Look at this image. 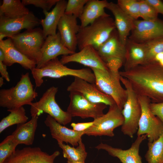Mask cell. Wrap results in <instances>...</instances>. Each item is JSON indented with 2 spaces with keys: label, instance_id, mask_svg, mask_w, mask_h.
I'll use <instances>...</instances> for the list:
<instances>
[{
  "label": "cell",
  "instance_id": "8992f818",
  "mask_svg": "<svg viewBox=\"0 0 163 163\" xmlns=\"http://www.w3.org/2000/svg\"><path fill=\"white\" fill-rule=\"evenodd\" d=\"M95 77V84L101 92L111 97L121 110L127 98V91L120 83V75L94 68L91 69Z\"/></svg>",
  "mask_w": 163,
  "mask_h": 163
},
{
  "label": "cell",
  "instance_id": "8d00e7d4",
  "mask_svg": "<svg viewBox=\"0 0 163 163\" xmlns=\"http://www.w3.org/2000/svg\"><path fill=\"white\" fill-rule=\"evenodd\" d=\"M59 0H22L23 3L25 6L32 5L37 7L42 8L43 11H48L55 5Z\"/></svg>",
  "mask_w": 163,
  "mask_h": 163
},
{
  "label": "cell",
  "instance_id": "60d3db41",
  "mask_svg": "<svg viewBox=\"0 0 163 163\" xmlns=\"http://www.w3.org/2000/svg\"><path fill=\"white\" fill-rule=\"evenodd\" d=\"M155 9L158 14L163 15V2L160 0H147Z\"/></svg>",
  "mask_w": 163,
  "mask_h": 163
},
{
  "label": "cell",
  "instance_id": "f6af8a7d",
  "mask_svg": "<svg viewBox=\"0 0 163 163\" xmlns=\"http://www.w3.org/2000/svg\"><path fill=\"white\" fill-rule=\"evenodd\" d=\"M75 163H83V162H76Z\"/></svg>",
  "mask_w": 163,
  "mask_h": 163
},
{
  "label": "cell",
  "instance_id": "2e32d148",
  "mask_svg": "<svg viewBox=\"0 0 163 163\" xmlns=\"http://www.w3.org/2000/svg\"><path fill=\"white\" fill-rule=\"evenodd\" d=\"M74 53L63 45L60 34L58 31L56 35H49L45 39L37 62L36 68L42 67L47 62L57 58L59 56L69 55Z\"/></svg>",
  "mask_w": 163,
  "mask_h": 163
},
{
  "label": "cell",
  "instance_id": "8fae6325",
  "mask_svg": "<svg viewBox=\"0 0 163 163\" xmlns=\"http://www.w3.org/2000/svg\"><path fill=\"white\" fill-rule=\"evenodd\" d=\"M69 96L70 102L66 111L72 117L94 119L103 115V111L107 107L104 104L94 103L89 101L77 92H70Z\"/></svg>",
  "mask_w": 163,
  "mask_h": 163
},
{
  "label": "cell",
  "instance_id": "52a82bcc",
  "mask_svg": "<svg viewBox=\"0 0 163 163\" xmlns=\"http://www.w3.org/2000/svg\"><path fill=\"white\" fill-rule=\"evenodd\" d=\"M58 91L57 87L52 86L46 91L39 101L32 103L30 105L31 116H38L44 112L61 125H65L71 122L72 117L67 111L63 110L56 101Z\"/></svg>",
  "mask_w": 163,
  "mask_h": 163
},
{
  "label": "cell",
  "instance_id": "1f68e13d",
  "mask_svg": "<svg viewBox=\"0 0 163 163\" xmlns=\"http://www.w3.org/2000/svg\"><path fill=\"white\" fill-rule=\"evenodd\" d=\"M146 50L145 63L155 61V57L163 53V38L153 40L144 43Z\"/></svg>",
  "mask_w": 163,
  "mask_h": 163
},
{
  "label": "cell",
  "instance_id": "5b68a950",
  "mask_svg": "<svg viewBox=\"0 0 163 163\" xmlns=\"http://www.w3.org/2000/svg\"><path fill=\"white\" fill-rule=\"evenodd\" d=\"M120 79L127 93V99L122 110L124 121L121 130L124 135L132 138L138 130L141 107L138 95L129 81L120 75Z\"/></svg>",
  "mask_w": 163,
  "mask_h": 163
},
{
  "label": "cell",
  "instance_id": "277c9868",
  "mask_svg": "<svg viewBox=\"0 0 163 163\" xmlns=\"http://www.w3.org/2000/svg\"><path fill=\"white\" fill-rule=\"evenodd\" d=\"M31 71L36 87H40L42 85L43 82V78L45 77L59 78L71 76L95 84V76L91 69H73L69 68L63 64L57 57L49 61L42 67H36Z\"/></svg>",
  "mask_w": 163,
  "mask_h": 163
},
{
  "label": "cell",
  "instance_id": "ab89813d",
  "mask_svg": "<svg viewBox=\"0 0 163 163\" xmlns=\"http://www.w3.org/2000/svg\"><path fill=\"white\" fill-rule=\"evenodd\" d=\"M93 121L90 122L71 123V126L73 129L77 132H83L93 124Z\"/></svg>",
  "mask_w": 163,
  "mask_h": 163
},
{
  "label": "cell",
  "instance_id": "4dcf8cb0",
  "mask_svg": "<svg viewBox=\"0 0 163 163\" xmlns=\"http://www.w3.org/2000/svg\"><path fill=\"white\" fill-rule=\"evenodd\" d=\"M7 111L10 113L0 122V133L10 126L25 123L28 120L23 106L16 109L7 110Z\"/></svg>",
  "mask_w": 163,
  "mask_h": 163
},
{
  "label": "cell",
  "instance_id": "3957f363",
  "mask_svg": "<svg viewBox=\"0 0 163 163\" xmlns=\"http://www.w3.org/2000/svg\"><path fill=\"white\" fill-rule=\"evenodd\" d=\"M116 28L114 20L110 16L102 17L89 25L80 28L77 35L79 50L87 45L96 50L109 37Z\"/></svg>",
  "mask_w": 163,
  "mask_h": 163
},
{
  "label": "cell",
  "instance_id": "30bf717a",
  "mask_svg": "<svg viewBox=\"0 0 163 163\" xmlns=\"http://www.w3.org/2000/svg\"><path fill=\"white\" fill-rule=\"evenodd\" d=\"M124 121L122 110L115 104L109 106L106 114L94 119L93 125L85 130V134L88 136H105L112 137L114 135V129L121 126Z\"/></svg>",
  "mask_w": 163,
  "mask_h": 163
},
{
  "label": "cell",
  "instance_id": "d590c367",
  "mask_svg": "<svg viewBox=\"0 0 163 163\" xmlns=\"http://www.w3.org/2000/svg\"><path fill=\"white\" fill-rule=\"evenodd\" d=\"M139 11V17L143 20L152 21L158 18V13L155 8L147 0H140Z\"/></svg>",
  "mask_w": 163,
  "mask_h": 163
},
{
  "label": "cell",
  "instance_id": "7bdbcfd3",
  "mask_svg": "<svg viewBox=\"0 0 163 163\" xmlns=\"http://www.w3.org/2000/svg\"><path fill=\"white\" fill-rule=\"evenodd\" d=\"M5 58L4 53L3 50L0 48V61L2 62L4 61Z\"/></svg>",
  "mask_w": 163,
  "mask_h": 163
},
{
  "label": "cell",
  "instance_id": "d6a6232c",
  "mask_svg": "<svg viewBox=\"0 0 163 163\" xmlns=\"http://www.w3.org/2000/svg\"><path fill=\"white\" fill-rule=\"evenodd\" d=\"M117 4L127 15L133 20H136L139 18V0H118Z\"/></svg>",
  "mask_w": 163,
  "mask_h": 163
},
{
  "label": "cell",
  "instance_id": "d4e9b609",
  "mask_svg": "<svg viewBox=\"0 0 163 163\" xmlns=\"http://www.w3.org/2000/svg\"><path fill=\"white\" fill-rule=\"evenodd\" d=\"M125 45L124 71L130 70L145 63L146 50L144 43H137L128 38Z\"/></svg>",
  "mask_w": 163,
  "mask_h": 163
},
{
  "label": "cell",
  "instance_id": "4fadbf2b",
  "mask_svg": "<svg viewBox=\"0 0 163 163\" xmlns=\"http://www.w3.org/2000/svg\"><path fill=\"white\" fill-rule=\"evenodd\" d=\"M58 151L50 155L39 147H27L16 150L3 163H54L60 155Z\"/></svg>",
  "mask_w": 163,
  "mask_h": 163
},
{
  "label": "cell",
  "instance_id": "ba28073f",
  "mask_svg": "<svg viewBox=\"0 0 163 163\" xmlns=\"http://www.w3.org/2000/svg\"><path fill=\"white\" fill-rule=\"evenodd\" d=\"M10 38L18 50L37 63L45 40L43 30L39 28L27 30Z\"/></svg>",
  "mask_w": 163,
  "mask_h": 163
},
{
  "label": "cell",
  "instance_id": "5bb4252c",
  "mask_svg": "<svg viewBox=\"0 0 163 163\" xmlns=\"http://www.w3.org/2000/svg\"><path fill=\"white\" fill-rule=\"evenodd\" d=\"M63 65L76 62L91 68L109 71L106 63L102 59L97 50L91 45L84 47L79 51L62 56L60 60Z\"/></svg>",
  "mask_w": 163,
  "mask_h": 163
},
{
  "label": "cell",
  "instance_id": "83f0119b",
  "mask_svg": "<svg viewBox=\"0 0 163 163\" xmlns=\"http://www.w3.org/2000/svg\"><path fill=\"white\" fill-rule=\"evenodd\" d=\"M30 12L20 0H3L0 6V16L10 19L22 17Z\"/></svg>",
  "mask_w": 163,
  "mask_h": 163
},
{
  "label": "cell",
  "instance_id": "4316f807",
  "mask_svg": "<svg viewBox=\"0 0 163 163\" xmlns=\"http://www.w3.org/2000/svg\"><path fill=\"white\" fill-rule=\"evenodd\" d=\"M31 117V119L28 122L17 125L16 129L11 134L18 145H30L33 143L37 126L38 116Z\"/></svg>",
  "mask_w": 163,
  "mask_h": 163
},
{
  "label": "cell",
  "instance_id": "836d02e7",
  "mask_svg": "<svg viewBox=\"0 0 163 163\" xmlns=\"http://www.w3.org/2000/svg\"><path fill=\"white\" fill-rule=\"evenodd\" d=\"M18 144L11 135L7 136L0 143V163L5 160L16 150Z\"/></svg>",
  "mask_w": 163,
  "mask_h": 163
},
{
  "label": "cell",
  "instance_id": "7402d4cb",
  "mask_svg": "<svg viewBox=\"0 0 163 163\" xmlns=\"http://www.w3.org/2000/svg\"><path fill=\"white\" fill-rule=\"evenodd\" d=\"M0 48L4 53L5 58L3 62L7 66H10L15 63H17L27 70H31L36 67V62L18 50L10 38L0 41Z\"/></svg>",
  "mask_w": 163,
  "mask_h": 163
},
{
  "label": "cell",
  "instance_id": "cb8c5ba5",
  "mask_svg": "<svg viewBox=\"0 0 163 163\" xmlns=\"http://www.w3.org/2000/svg\"><path fill=\"white\" fill-rule=\"evenodd\" d=\"M67 3V1L65 0H59L51 11H43L45 18L40 20V24L43 27L45 39L49 35L56 34L58 23L65 14Z\"/></svg>",
  "mask_w": 163,
  "mask_h": 163
},
{
  "label": "cell",
  "instance_id": "6da1fadb",
  "mask_svg": "<svg viewBox=\"0 0 163 163\" xmlns=\"http://www.w3.org/2000/svg\"><path fill=\"white\" fill-rule=\"evenodd\" d=\"M127 79L138 95L145 96L151 102H163V65L154 61L119 72Z\"/></svg>",
  "mask_w": 163,
  "mask_h": 163
},
{
  "label": "cell",
  "instance_id": "e575fe53",
  "mask_svg": "<svg viewBox=\"0 0 163 163\" xmlns=\"http://www.w3.org/2000/svg\"><path fill=\"white\" fill-rule=\"evenodd\" d=\"M88 0H69L67 3L65 14L73 15L79 18L81 16L85 6Z\"/></svg>",
  "mask_w": 163,
  "mask_h": 163
},
{
  "label": "cell",
  "instance_id": "9a60e30c",
  "mask_svg": "<svg viewBox=\"0 0 163 163\" xmlns=\"http://www.w3.org/2000/svg\"><path fill=\"white\" fill-rule=\"evenodd\" d=\"M74 78V81L67 88V91L79 92L93 103H103L109 106L116 104L111 97L101 91L95 84L89 83L80 78Z\"/></svg>",
  "mask_w": 163,
  "mask_h": 163
},
{
  "label": "cell",
  "instance_id": "7a4b0ae2",
  "mask_svg": "<svg viewBox=\"0 0 163 163\" xmlns=\"http://www.w3.org/2000/svg\"><path fill=\"white\" fill-rule=\"evenodd\" d=\"M29 72L22 74L14 86L0 90V106L8 110L17 109L25 105H31L38 96L34 89Z\"/></svg>",
  "mask_w": 163,
  "mask_h": 163
},
{
  "label": "cell",
  "instance_id": "f35d334b",
  "mask_svg": "<svg viewBox=\"0 0 163 163\" xmlns=\"http://www.w3.org/2000/svg\"><path fill=\"white\" fill-rule=\"evenodd\" d=\"M150 108L153 113L163 123V102L158 103L151 102Z\"/></svg>",
  "mask_w": 163,
  "mask_h": 163
},
{
  "label": "cell",
  "instance_id": "f1b7e54d",
  "mask_svg": "<svg viewBox=\"0 0 163 163\" xmlns=\"http://www.w3.org/2000/svg\"><path fill=\"white\" fill-rule=\"evenodd\" d=\"M58 144L62 150L63 157L67 159L68 163H85L87 153L82 139L78 142V146L76 148L61 142H58Z\"/></svg>",
  "mask_w": 163,
  "mask_h": 163
},
{
  "label": "cell",
  "instance_id": "f546056e",
  "mask_svg": "<svg viewBox=\"0 0 163 163\" xmlns=\"http://www.w3.org/2000/svg\"><path fill=\"white\" fill-rule=\"evenodd\" d=\"M145 155L147 163H163V133L156 140L148 143Z\"/></svg>",
  "mask_w": 163,
  "mask_h": 163
},
{
  "label": "cell",
  "instance_id": "ee69618b",
  "mask_svg": "<svg viewBox=\"0 0 163 163\" xmlns=\"http://www.w3.org/2000/svg\"><path fill=\"white\" fill-rule=\"evenodd\" d=\"M4 84V78L1 76L0 77V87H1Z\"/></svg>",
  "mask_w": 163,
  "mask_h": 163
},
{
  "label": "cell",
  "instance_id": "b9f144b4",
  "mask_svg": "<svg viewBox=\"0 0 163 163\" xmlns=\"http://www.w3.org/2000/svg\"><path fill=\"white\" fill-rule=\"evenodd\" d=\"M7 66L2 62L0 61V73L1 76L5 78L7 81L9 82L10 81V79L7 71Z\"/></svg>",
  "mask_w": 163,
  "mask_h": 163
},
{
  "label": "cell",
  "instance_id": "ffe728a7",
  "mask_svg": "<svg viewBox=\"0 0 163 163\" xmlns=\"http://www.w3.org/2000/svg\"><path fill=\"white\" fill-rule=\"evenodd\" d=\"M44 123L50 129L52 137L57 142L69 143L73 146H78V143L85 134V131L77 132L60 124L52 117L47 115Z\"/></svg>",
  "mask_w": 163,
  "mask_h": 163
},
{
  "label": "cell",
  "instance_id": "ac0fdd59",
  "mask_svg": "<svg viewBox=\"0 0 163 163\" xmlns=\"http://www.w3.org/2000/svg\"><path fill=\"white\" fill-rule=\"evenodd\" d=\"M147 137L146 134L137 136L131 147L126 150L114 148L101 142L95 148L106 151L109 155L118 158L122 163H142L139 154V149L141 144Z\"/></svg>",
  "mask_w": 163,
  "mask_h": 163
},
{
  "label": "cell",
  "instance_id": "74e56055",
  "mask_svg": "<svg viewBox=\"0 0 163 163\" xmlns=\"http://www.w3.org/2000/svg\"><path fill=\"white\" fill-rule=\"evenodd\" d=\"M123 62L118 58H112L108 60L106 62L109 71L112 73L119 75V69L123 65Z\"/></svg>",
  "mask_w": 163,
  "mask_h": 163
},
{
  "label": "cell",
  "instance_id": "7c38bea8",
  "mask_svg": "<svg viewBox=\"0 0 163 163\" xmlns=\"http://www.w3.org/2000/svg\"><path fill=\"white\" fill-rule=\"evenodd\" d=\"M131 32L128 39L138 43L163 38V21L158 18L150 21L135 20Z\"/></svg>",
  "mask_w": 163,
  "mask_h": 163
},
{
  "label": "cell",
  "instance_id": "44dd1931",
  "mask_svg": "<svg viewBox=\"0 0 163 163\" xmlns=\"http://www.w3.org/2000/svg\"><path fill=\"white\" fill-rule=\"evenodd\" d=\"M96 50L106 63L108 60L115 58L120 59L124 62L126 53V45L121 41L116 29L108 39Z\"/></svg>",
  "mask_w": 163,
  "mask_h": 163
},
{
  "label": "cell",
  "instance_id": "9c48e42d",
  "mask_svg": "<svg viewBox=\"0 0 163 163\" xmlns=\"http://www.w3.org/2000/svg\"><path fill=\"white\" fill-rule=\"evenodd\" d=\"M138 97L142 112L137 134V136L146 134L148 142H152L163 133V123L152 112L150 100L145 96L138 95Z\"/></svg>",
  "mask_w": 163,
  "mask_h": 163
},
{
  "label": "cell",
  "instance_id": "484cf974",
  "mask_svg": "<svg viewBox=\"0 0 163 163\" xmlns=\"http://www.w3.org/2000/svg\"><path fill=\"white\" fill-rule=\"evenodd\" d=\"M108 2L106 0H88L79 18L80 28L89 25L100 18L110 16L105 11Z\"/></svg>",
  "mask_w": 163,
  "mask_h": 163
},
{
  "label": "cell",
  "instance_id": "e0dca14e",
  "mask_svg": "<svg viewBox=\"0 0 163 163\" xmlns=\"http://www.w3.org/2000/svg\"><path fill=\"white\" fill-rule=\"evenodd\" d=\"M40 24V20L31 11L22 17L14 19L0 16V33L10 38L20 33L23 29H33Z\"/></svg>",
  "mask_w": 163,
  "mask_h": 163
},
{
  "label": "cell",
  "instance_id": "d6986e66",
  "mask_svg": "<svg viewBox=\"0 0 163 163\" xmlns=\"http://www.w3.org/2000/svg\"><path fill=\"white\" fill-rule=\"evenodd\" d=\"M77 18L73 15L64 14L57 26L63 45L69 50L75 53L77 47V35L80 28Z\"/></svg>",
  "mask_w": 163,
  "mask_h": 163
},
{
  "label": "cell",
  "instance_id": "603a6c76",
  "mask_svg": "<svg viewBox=\"0 0 163 163\" xmlns=\"http://www.w3.org/2000/svg\"><path fill=\"white\" fill-rule=\"evenodd\" d=\"M106 8L113 14L120 40L123 44L126 45L128 37L133 28L134 20L127 15L117 3L108 2Z\"/></svg>",
  "mask_w": 163,
  "mask_h": 163
}]
</instances>
